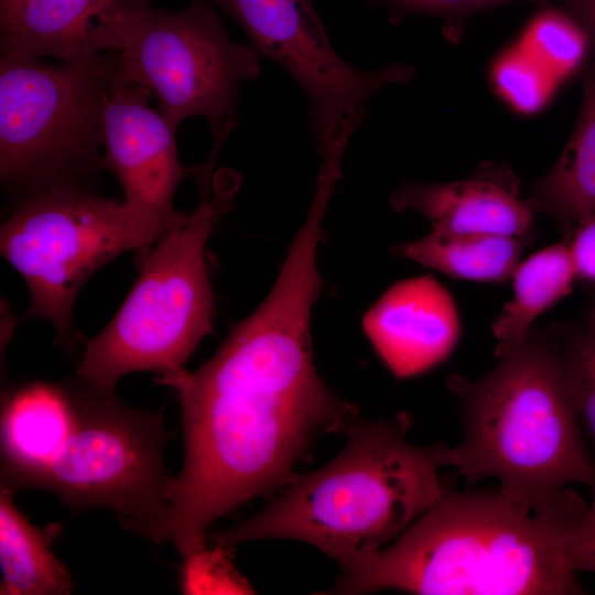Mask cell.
Here are the masks:
<instances>
[{
	"instance_id": "6da1fadb",
	"label": "cell",
	"mask_w": 595,
	"mask_h": 595,
	"mask_svg": "<svg viewBox=\"0 0 595 595\" xmlns=\"http://www.w3.org/2000/svg\"><path fill=\"white\" fill-rule=\"evenodd\" d=\"M310 326L304 303L267 296L198 369L158 380L177 392L184 437L159 542L182 556L205 547L215 519L288 482L317 435L350 428L355 409L316 372Z\"/></svg>"
},
{
	"instance_id": "7a4b0ae2",
	"label": "cell",
	"mask_w": 595,
	"mask_h": 595,
	"mask_svg": "<svg viewBox=\"0 0 595 595\" xmlns=\"http://www.w3.org/2000/svg\"><path fill=\"white\" fill-rule=\"evenodd\" d=\"M588 504L572 488L531 505L500 489L447 491L331 593L585 594L567 545Z\"/></svg>"
},
{
	"instance_id": "3957f363",
	"label": "cell",
	"mask_w": 595,
	"mask_h": 595,
	"mask_svg": "<svg viewBox=\"0 0 595 595\" xmlns=\"http://www.w3.org/2000/svg\"><path fill=\"white\" fill-rule=\"evenodd\" d=\"M337 457L295 478L253 517L210 533L214 544L293 539L349 573L408 530L446 490L445 445L412 444L389 422H353Z\"/></svg>"
},
{
	"instance_id": "277c9868",
	"label": "cell",
	"mask_w": 595,
	"mask_h": 595,
	"mask_svg": "<svg viewBox=\"0 0 595 595\" xmlns=\"http://www.w3.org/2000/svg\"><path fill=\"white\" fill-rule=\"evenodd\" d=\"M483 377L453 376L464 424L462 441L445 446L446 466L469 483L496 478L500 490L538 505L572 485H595V462L565 375L554 332L533 328L497 346Z\"/></svg>"
},
{
	"instance_id": "5b68a950",
	"label": "cell",
	"mask_w": 595,
	"mask_h": 595,
	"mask_svg": "<svg viewBox=\"0 0 595 595\" xmlns=\"http://www.w3.org/2000/svg\"><path fill=\"white\" fill-rule=\"evenodd\" d=\"M212 169L199 176V203L191 215L139 250V274L126 300L97 336L86 339L76 378L113 390L133 371L161 376L183 369L210 332L214 294L206 244L224 205L210 196Z\"/></svg>"
},
{
	"instance_id": "8992f818",
	"label": "cell",
	"mask_w": 595,
	"mask_h": 595,
	"mask_svg": "<svg viewBox=\"0 0 595 595\" xmlns=\"http://www.w3.org/2000/svg\"><path fill=\"white\" fill-rule=\"evenodd\" d=\"M130 0L109 13L94 32V46L118 53L121 72L147 88L176 130L205 117L214 143L235 127L239 85L260 73L258 53L232 42L212 0H193L180 11Z\"/></svg>"
},
{
	"instance_id": "52a82bcc",
	"label": "cell",
	"mask_w": 595,
	"mask_h": 595,
	"mask_svg": "<svg viewBox=\"0 0 595 595\" xmlns=\"http://www.w3.org/2000/svg\"><path fill=\"white\" fill-rule=\"evenodd\" d=\"M120 73L108 51L78 64L0 58V177L22 196L85 184L104 167L101 118Z\"/></svg>"
},
{
	"instance_id": "ba28073f",
	"label": "cell",
	"mask_w": 595,
	"mask_h": 595,
	"mask_svg": "<svg viewBox=\"0 0 595 595\" xmlns=\"http://www.w3.org/2000/svg\"><path fill=\"white\" fill-rule=\"evenodd\" d=\"M184 219L156 220L85 184H60L22 196L1 226V255L29 288L25 316L46 320L73 349V306L84 283L104 264L147 248Z\"/></svg>"
},
{
	"instance_id": "9c48e42d",
	"label": "cell",
	"mask_w": 595,
	"mask_h": 595,
	"mask_svg": "<svg viewBox=\"0 0 595 595\" xmlns=\"http://www.w3.org/2000/svg\"><path fill=\"white\" fill-rule=\"evenodd\" d=\"M73 430L39 487L73 510L104 508L122 527L159 542L169 504L163 453L173 439L162 414L121 402L113 390L75 377Z\"/></svg>"
},
{
	"instance_id": "30bf717a",
	"label": "cell",
	"mask_w": 595,
	"mask_h": 595,
	"mask_svg": "<svg viewBox=\"0 0 595 595\" xmlns=\"http://www.w3.org/2000/svg\"><path fill=\"white\" fill-rule=\"evenodd\" d=\"M246 31L252 48L283 66L302 86L317 150L349 141L366 116V104L382 87L405 83L414 68L393 63L364 72L332 46L312 0H212Z\"/></svg>"
},
{
	"instance_id": "8fae6325",
	"label": "cell",
	"mask_w": 595,
	"mask_h": 595,
	"mask_svg": "<svg viewBox=\"0 0 595 595\" xmlns=\"http://www.w3.org/2000/svg\"><path fill=\"white\" fill-rule=\"evenodd\" d=\"M151 96L120 67L101 118L104 167L116 175L130 207L156 220L177 223L186 215L174 210V194L193 169L181 164L176 130L149 106Z\"/></svg>"
},
{
	"instance_id": "7c38bea8",
	"label": "cell",
	"mask_w": 595,
	"mask_h": 595,
	"mask_svg": "<svg viewBox=\"0 0 595 595\" xmlns=\"http://www.w3.org/2000/svg\"><path fill=\"white\" fill-rule=\"evenodd\" d=\"M363 327L382 363L399 379L444 361L461 336L453 296L431 274L390 286L368 310Z\"/></svg>"
},
{
	"instance_id": "4fadbf2b",
	"label": "cell",
	"mask_w": 595,
	"mask_h": 595,
	"mask_svg": "<svg viewBox=\"0 0 595 595\" xmlns=\"http://www.w3.org/2000/svg\"><path fill=\"white\" fill-rule=\"evenodd\" d=\"M391 205L398 212H419L435 230L510 237H528L536 213L501 166H485L466 180L403 185L392 194Z\"/></svg>"
},
{
	"instance_id": "5bb4252c",
	"label": "cell",
	"mask_w": 595,
	"mask_h": 595,
	"mask_svg": "<svg viewBox=\"0 0 595 595\" xmlns=\"http://www.w3.org/2000/svg\"><path fill=\"white\" fill-rule=\"evenodd\" d=\"M75 407L67 385L35 381L6 393L1 407V487H39L69 436Z\"/></svg>"
},
{
	"instance_id": "9a60e30c",
	"label": "cell",
	"mask_w": 595,
	"mask_h": 595,
	"mask_svg": "<svg viewBox=\"0 0 595 595\" xmlns=\"http://www.w3.org/2000/svg\"><path fill=\"white\" fill-rule=\"evenodd\" d=\"M128 1L26 0L17 19L1 30V55L51 56L67 64L91 61L99 55L93 40L97 25Z\"/></svg>"
},
{
	"instance_id": "2e32d148",
	"label": "cell",
	"mask_w": 595,
	"mask_h": 595,
	"mask_svg": "<svg viewBox=\"0 0 595 595\" xmlns=\"http://www.w3.org/2000/svg\"><path fill=\"white\" fill-rule=\"evenodd\" d=\"M529 202L566 234L580 220L595 215V63L584 77L581 111L572 134Z\"/></svg>"
},
{
	"instance_id": "e0dca14e",
	"label": "cell",
	"mask_w": 595,
	"mask_h": 595,
	"mask_svg": "<svg viewBox=\"0 0 595 595\" xmlns=\"http://www.w3.org/2000/svg\"><path fill=\"white\" fill-rule=\"evenodd\" d=\"M13 493L0 491V594L65 595L73 591L66 565L57 560L51 544L60 534L57 523L33 526L17 508Z\"/></svg>"
},
{
	"instance_id": "ac0fdd59",
	"label": "cell",
	"mask_w": 595,
	"mask_h": 595,
	"mask_svg": "<svg viewBox=\"0 0 595 595\" xmlns=\"http://www.w3.org/2000/svg\"><path fill=\"white\" fill-rule=\"evenodd\" d=\"M527 240L528 237L432 229L392 251L453 279L501 283L511 278Z\"/></svg>"
},
{
	"instance_id": "d6986e66",
	"label": "cell",
	"mask_w": 595,
	"mask_h": 595,
	"mask_svg": "<svg viewBox=\"0 0 595 595\" xmlns=\"http://www.w3.org/2000/svg\"><path fill=\"white\" fill-rule=\"evenodd\" d=\"M511 278L512 298L493 323L497 346L523 338L534 321L567 296L578 280L566 239L519 262Z\"/></svg>"
},
{
	"instance_id": "ffe728a7",
	"label": "cell",
	"mask_w": 595,
	"mask_h": 595,
	"mask_svg": "<svg viewBox=\"0 0 595 595\" xmlns=\"http://www.w3.org/2000/svg\"><path fill=\"white\" fill-rule=\"evenodd\" d=\"M518 43L560 82L575 74L592 52L584 28L567 11L555 8L539 11Z\"/></svg>"
},
{
	"instance_id": "44dd1931",
	"label": "cell",
	"mask_w": 595,
	"mask_h": 595,
	"mask_svg": "<svg viewBox=\"0 0 595 595\" xmlns=\"http://www.w3.org/2000/svg\"><path fill=\"white\" fill-rule=\"evenodd\" d=\"M555 335L582 428L594 447L595 462V305H589L580 322Z\"/></svg>"
},
{
	"instance_id": "7402d4cb",
	"label": "cell",
	"mask_w": 595,
	"mask_h": 595,
	"mask_svg": "<svg viewBox=\"0 0 595 595\" xmlns=\"http://www.w3.org/2000/svg\"><path fill=\"white\" fill-rule=\"evenodd\" d=\"M490 75L497 93L521 113L541 110L561 83L518 42L494 62Z\"/></svg>"
},
{
	"instance_id": "603a6c76",
	"label": "cell",
	"mask_w": 595,
	"mask_h": 595,
	"mask_svg": "<svg viewBox=\"0 0 595 595\" xmlns=\"http://www.w3.org/2000/svg\"><path fill=\"white\" fill-rule=\"evenodd\" d=\"M231 548L206 545L183 556L180 588L183 594H253L231 560Z\"/></svg>"
},
{
	"instance_id": "cb8c5ba5",
	"label": "cell",
	"mask_w": 595,
	"mask_h": 595,
	"mask_svg": "<svg viewBox=\"0 0 595 595\" xmlns=\"http://www.w3.org/2000/svg\"><path fill=\"white\" fill-rule=\"evenodd\" d=\"M396 15L429 14L448 23L459 22L478 12L480 0H378Z\"/></svg>"
},
{
	"instance_id": "d4e9b609",
	"label": "cell",
	"mask_w": 595,
	"mask_h": 595,
	"mask_svg": "<svg viewBox=\"0 0 595 595\" xmlns=\"http://www.w3.org/2000/svg\"><path fill=\"white\" fill-rule=\"evenodd\" d=\"M565 239L577 279L595 289V215L580 220Z\"/></svg>"
},
{
	"instance_id": "484cf974",
	"label": "cell",
	"mask_w": 595,
	"mask_h": 595,
	"mask_svg": "<svg viewBox=\"0 0 595 595\" xmlns=\"http://www.w3.org/2000/svg\"><path fill=\"white\" fill-rule=\"evenodd\" d=\"M592 500L569 540L567 555L572 569L595 573V485L591 487Z\"/></svg>"
},
{
	"instance_id": "4316f807",
	"label": "cell",
	"mask_w": 595,
	"mask_h": 595,
	"mask_svg": "<svg viewBox=\"0 0 595 595\" xmlns=\"http://www.w3.org/2000/svg\"><path fill=\"white\" fill-rule=\"evenodd\" d=\"M566 11L572 14L586 31L595 57V0H569L566 1Z\"/></svg>"
},
{
	"instance_id": "83f0119b",
	"label": "cell",
	"mask_w": 595,
	"mask_h": 595,
	"mask_svg": "<svg viewBox=\"0 0 595 595\" xmlns=\"http://www.w3.org/2000/svg\"><path fill=\"white\" fill-rule=\"evenodd\" d=\"M26 0H0V29L8 28L19 15Z\"/></svg>"
},
{
	"instance_id": "f1b7e54d",
	"label": "cell",
	"mask_w": 595,
	"mask_h": 595,
	"mask_svg": "<svg viewBox=\"0 0 595 595\" xmlns=\"http://www.w3.org/2000/svg\"><path fill=\"white\" fill-rule=\"evenodd\" d=\"M513 1H522V0H480L478 4V11L491 9L494 7L505 4L508 2H513ZM528 1L544 2V1H550V0H528ZM564 1L566 2L569 0H564Z\"/></svg>"
},
{
	"instance_id": "f546056e",
	"label": "cell",
	"mask_w": 595,
	"mask_h": 595,
	"mask_svg": "<svg viewBox=\"0 0 595 595\" xmlns=\"http://www.w3.org/2000/svg\"><path fill=\"white\" fill-rule=\"evenodd\" d=\"M592 304L595 305V290H594V298H593V300H592Z\"/></svg>"
}]
</instances>
